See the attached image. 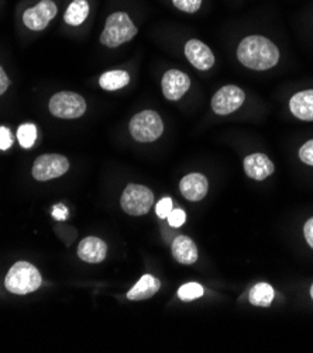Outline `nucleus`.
<instances>
[{
	"mask_svg": "<svg viewBox=\"0 0 313 353\" xmlns=\"http://www.w3.org/2000/svg\"><path fill=\"white\" fill-rule=\"evenodd\" d=\"M237 58L249 69L267 70L280 61V50L263 35H249L238 44Z\"/></svg>",
	"mask_w": 313,
	"mask_h": 353,
	"instance_id": "nucleus-1",
	"label": "nucleus"
},
{
	"mask_svg": "<svg viewBox=\"0 0 313 353\" xmlns=\"http://www.w3.org/2000/svg\"><path fill=\"white\" fill-rule=\"evenodd\" d=\"M137 32V26L126 12H115L106 19L99 41L108 48H117L131 41Z\"/></svg>",
	"mask_w": 313,
	"mask_h": 353,
	"instance_id": "nucleus-2",
	"label": "nucleus"
},
{
	"mask_svg": "<svg viewBox=\"0 0 313 353\" xmlns=\"http://www.w3.org/2000/svg\"><path fill=\"white\" fill-rule=\"evenodd\" d=\"M41 283L43 279L37 268L24 261L15 263L5 279L8 292L17 296H26L39 290Z\"/></svg>",
	"mask_w": 313,
	"mask_h": 353,
	"instance_id": "nucleus-3",
	"label": "nucleus"
},
{
	"mask_svg": "<svg viewBox=\"0 0 313 353\" xmlns=\"http://www.w3.org/2000/svg\"><path fill=\"white\" fill-rule=\"evenodd\" d=\"M129 130L137 143H154L164 132V123L157 112L144 110L134 114Z\"/></svg>",
	"mask_w": 313,
	"mask_h": 353,
	"instance_id": "nucleus-4",
	"label": "nucleus"
},
{
	"mask_svg": "<svg viewBox=\"0 0 313 353\" xmlns=\"http://www.w3.org/2000/svg\"><path fill=\"white\" fill-rule=\"evenodd\" d=\"M50 113L62 120L79 119L86 112L85 99L75 92H58L55 93L48 103Z\"/></svg>",
	"mask_w": 313,
	"mask_h": 353,
	"instance_id": "nucleus-5",
	"label": "nucleus"
},
{
	"mask_svg": "<svg viewBox=\"0 0 313 353\" xmlns=\"http://www.w3.org/2000/svg\"><path fill=\"white\" fill-rule=\"evenodd\" d=\"M154 204V193L143 186L130 183L120 199V205L129 216L140 217L147 214Z\"/></svg>",
	"mask_w": 313,
	"mask_h": 353,
	"instance_id": "nucleus-6",
	"label": "nucleus"
},
{
	"mask_svg": "<svg viewBox=\"0 0 313 353\" xmlns=\"http://www.w3.org/2000/svg\"><path fill=\"white\" fill-rule=\"evenodd\" d=\"M69 169V161L59 154H46L32 163V178L39 182H47L59 178Z\"/></svg>",
	"mask_w": 313,
	"mask_h": 353,
	"instance_id": "nucleus-7",
	"label": "nucleus"
},
{
	"mask_svg": "<svg viewBox=\"0 0 313 353\" xmlns=\"http://www.w3.org/2000/svg\"><path fill=\"white\" fill-rule=\"evenodd\" d=\"M58 14V6L54 0H41L36 6L23 12V24L31 31H43Z\"/></svg>",
	"mask_w": 313,
	"mask_h": 353,
	"instance_id": "nucleus-8",
	"label": "nucleus"
},
{
	"mask_svg": "<svg viewBox=\"0 0 313 353\" xmlns=\"http://www.w3.org/2000/svg\"><path fill=\"white\" fill-rule=\"evenodd\" d=\"M246 100V93L236 85H227L219 89L212 97V110L218 116H227L238 110Z\"/></svg>",
	"mask_w": 313,
	"mask_h": 353,
	"instance_id": "nucleus-9",
	"label": "nucleus"
},
{
	"mask_svg": "<svg viewBox=\"0 0 313 353\" xmlns=\"http://www.w3.org/2000/svg\"><path fill=\"white\" fill-rule=\"evenodd\" d=\"M162 94L169 101L181 100L191 88L189 77L178 69L167 70L161 82Z\"/></svg>",
	"mask_w": 313,
	"mask_h": 353,
	"instance_id": "nucleus-10",
	"label": "nucleus"
},
{
	"mask_svg": "<svg viewBox=\"0 0 313 353\" xmlns=\"http://www.w3.org/2000/svg\"><path fill=\"white\" fill-rule=\"evenodd\" d=\"M185 57L199 70H209L216 61L212 50L199 40H189L185 44Z\"/></svg>",
	"mask_w": 313,
	"mask_h": 353,
	"instance_id": "nucleus-11",
	"label": "nucleus"
},
{
	"mask_svg": "<svg viewBox=\"0 0 313 353\" xmlns=\"http://www.w3.org/2000/svg\"><path fill=\"white\" fill-rule=\"evenodd\" d=\"M108 255V245L97 236H88L78 245V256L86 263H100Z\"/></svg>",
	"mask_w": 313,
	"mask_h": 353,
	"instance_id": "nucleus-12",
	"label": "nucleus"
},
{
	"mask_svg": "<svg viewBox=\"0 0 313 353\" xmlns=\"http://www.w3.org/2000/svg\"><path fill=\"white\" fill-rule=\"evenodd\" d=\"M182 196L189 201H200L209 190V182L202 173H189L180 183Z\"/></svg>",
	"mask_w": 313,
	"mask_h": 353,
	"instance_id": "nucleus-13",
	"label": "nucleus"
},
{
	"mask_svg": "<svg viewBox=\"0 0 313 353\" xmlns=\"http://www.w3.org/2000/svg\"><path fill=\"white\" fill-rule=\"evenodd\" d=\"M245 172L254 181H264L274 173V163L264 154H253L245 159Z\"/></svg>",
	"mask_w": 313,
	"mask_h": 353,
	"instance_id": "nucleus-14",
	"label": "nucleus"
},
{
	"mask_svg": "<svg viewBox=\"0 0 313 353\" xmlns=\"http://www.w3.org/2000/svg\"><path fill=\"white\" fill-rule=\"evenodd\" d=\"M290 110L302 121H313V89L295 93L290 100Z\"/></svg>",
	"mask_w": 313,
	"mask_h": 353,
	"instance_id": "nucleus-15",
	"label": "nucleus"
},
{
	"mask_svg": "<svg viewBox=\"0 0 313 353\" xmlns=\"http://www.w3.org/2000/svg\"><path fill=\"white\" fill-rule=\"evenodd\" d=\"M172 256L182 265H193L198 261V248L195 242L185 235L177 236L172 242Z\"/></svg>",
	"mask_w": 313,
	"mask_h": 353,
	"instance_id": "nucleus-16",
	"label": "nucleus"
},
{
	"mask_svg": "<svg viewBox=\"0 0 313 353\" xmlns=\"http://www.w3.org/2000/svg\"><path fill=\"white\" fill-rule=\"evenodd\" d=\"M160 288L161 283L158 279H155L151 274H144L137 281V285L127 293V299L131 301H142L151 299L154 294H157Z\"/></svg>",
	"mask_w": 313,
	"mask_h": 353,
	"instance_id": "nucleus-17",
	"label": "nucleus"
},
{
	"mask_svg": "<svg viewBox=\"0 0 313 353\" xmlns=\"http://www.w3.org/2000/svg\"><path fill=\"white\" fill-rule=\"evenodd\" d=\"M129 83H130V75L123 69L108 70V72L102 74L99 78V86L106 92H115V90L123 89Z\"/></svg>",
	"mask_w": 313,
	"mask_h": 353,
	"instance_id": "nucleus-18",
	"label": "nucleus"
},
{
	"mask_svg": "<svg viewBox=\"0 0 313 353\" xmlns=\"http://www.w3.org/2000/svg\"><path fill=\"white\" fill-rule=\"evenodd\" d=\"M89 12L91 6L88 3V0H74L64 13V21L68 26L78 27L88 19Z\"/></svg>",
	"mask_w": 313,
	"mask_h": 353,
	"instance_id": "nucleus-19",
	"label": "nucleus"
},
{
	"mask_svg": "<svg viewBox=\"0 0 313 353\" xmlns=\"http://www.w3.org/2000/svg\"><path fill=\"white\" fill-rule=\"evenodd\" d=\"M274 296V289L268 283H258L250 290L249 300L256 307H269Z\"/></svg>",
	"mask_w": 313,
	"mask_h": 353,
	"instance_id": "nucleus-20",
	"label": "nucleus"
},
{
	"mask_svg": "<svg viewBox=\"0 0 313 353\" xmlns=\"http://www.w3.org/2000/svg\"><path fill=\"white\" fill-rule=\"evenodd\" d=\"M17 141L23 148H26V150L32 148L34 144H36V141H37V127H36V124H32V123L21 124L17 128Z\"/></svg>",
	"mask_w": 313,
	"mask_h": 353,
	"instance_id": "nucleus-21",
	"label": "nucleus"
},
{
	"mask_svg": "<svg viewBox=\"0 0 313 353\" xmlns=\"http://www.w3.org/2000/svg\"><path fill=\"white\" fill-rule=\"evenodd\" d=\"M202 296H203V288L199 283H193V281L192 283H187L181 286L178 290V297L182 301H192Z\"/></svg>",
	"mask_w": 313,
	"mask_h": 353,
	"instance_id": "nucleus-22",
	"label": "nucleus"
},
{
	"mask_svg": "<svg viewBox=\"0 0 313 353\" xmlns=\"http://www.w3.org/2000/svg\"><path fill=\"white\" fill-rule=\"evenodd\" d=\"M203 0H172V5L184 13L193 14L202 8Z\"/></svg>",
	"mask_w": 313,
	"mask_h": 353,
	"instance_id": "nucleus-23",
	"label": "nucleus"
},
{
	"mask_svg": "<svg viewBox=\"0 0 313 353\" xmlns=\"http://www.w3.org/2000/svg\"><path fill=\"white\" fill-rule=\"evenodd\" d=\"M168 223L172 228H178V227H182L187 221V214L185 211L181 210V208H172L171 213L168 214Z\"/></svg>",
	"mask_w": 313,
	"mask_h": 353,
	"instance_id": "nucleus-24",
	"label": "nucleus"
},
{
	"mask_svg": "<svg viewBox=\"0 0 313 353\" xmlns=\"http://www.w3.org/2000/svg\"><path fill=\"white\" fill-rule=\"evenodd\" d=\"M299 159L306 163L313 166V139H309L307 143H305L301 150H299Z\"/></svg>",
	"mask_w": 313,
	"mask_h": 353,
	"instance_id": "nucleus-25",
	"label": "nucleus"
},
{
	"mask_svg": "<svg viewBox=\"0 0 313 353\" xmlns=\"http://www.w3.org/2000/svg\"><path fill=\"white\" fill-rule=\"evenodd\" d=\"M172 211V200L169 197H164L158 201L157 207H155V213L160 219H167L168 214Z\"/></svg>",
	"mask_w": 313,
	"mask_h": 353,
	"instance_id": "nucleus-26",
	"label": "nucleus"
},
{
	"mask_svg": "<svg viewBox=\"0 0 313 353\" xmlns=\"http://www.w3.org/2000/svg\"><path fill=\"white\" fill-rule=\"evenodd\" d=\"M13 145V135L8 127H0V150L8 151Z\"/></svg>",
	"mask_w": 313,
	"mask_h": 353,
	"instance_id": "nucleus-27",
	"label": "nucleus"
},
{
	"mask_svg": "<svg viewBox=\"0 0 313 353\" xmlns=\"http://www.w3.org/2000/svg\"><path fill=\"white\" fill-rule=\"evenodd\" d=\"M9 88H10V78L8 77L3 66L0 65V96H3Z\"/></svg>",
	"mask_w": 313,
	"mask_h": 353,
	"instance_id": "nucleus-28",
	"label": "nucleus"
},
{
	"mask_svg": "<svg viewBox=\"0 0 313 353\" xmlns=\"http://www.w3.org/2000/svg\"><path fill=\"white\" fill-rule=\"evenodd\" d=\"M53 217L58 221H64L68 219V208L64 204H57L53 208Z\"/></svg>",
	"mask_w": 313,
	"mask_h": 353,
	"instance_id": "nucleus-29",
	"label": "nucleus"
},
{
	"mask_svg": "<svg viewBox=\"0 0 313 353\" xmlns=\"http://www.w3.org/2000/svg\"><path fill=\"white\" fill-rule=\"evenodd\" d=\"M303 234H305L306 242L309 243V246L313 250V217L306 221V224L303 227Z\"/></svg>",
	"mask_w": 313,
	"mask_h": 353,
	"instance_id": "nucleus-30",
	"label": "nucleus"
},
{
	"mask_svg": "<svg viewBox=\"0 0 313 353\" xmlns=\"http://www.w3.org/2000/svg\"><path fill=\"white\" fill-rule=\"evenodd\" d=\"M310 297H312V300H313V285H312V288H310Z\"/></svg>",
	"mask_w": 313,
	"mask_h": 353,
	"instance_id": "nucleus-31",
	"label": "nucleus"
}]
</instances>
